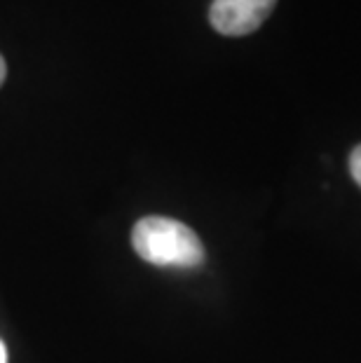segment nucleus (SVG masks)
Segmentation results:
<instances>
[{
    "label": "nucleus",
    "instance_id": "obj_1",
    "mask_svg": "<svg viewBox=\"0 0 361 363\" xmlns=\"http://www.w3.org/2000/svg\"><path fill=\"white\" fill-rule=\"evenodd\" d=\"M132 246L139 258L157 267L193 269L204 262V246L195 230L165 216H145L136 223Z\"/></svg>",
    "mask_w": 361,
    "mask_h": 363
},
{
    "label": "nucleus",
    "instance_id": "obj_2",
    "mask_svg": "<svg viewBox=\"0 0 361 363\" xmlns=\"http://www.w3.org/2000/svg\"><path fill=\"white\" fill-rule=\"evenodd\" d=\"M277 0H213L209 7L211 26L223 35H249L270 17Z\"/></svg>",
    "mask_w": 361,
    "mask_h": 363
},
{
    "label": "nucleus",
    "instance_id": "obj_3",
    "mask_svg": "<svg viewBox=\"0 0 361 363\" xmlns=\"http://www.w3.org/2000/svg\"><path fill=\"white\" fill-rule=\"evenodd\" d=\"M350 172H352V179L359 183L361 188V145H357L355 150H352L350 155Z\"/></svg>",
    "mask_w": 361,
    "mask_h": 363
},
{
    "label": "nucleus",
    "instance_id": "obj_4",
    "mask_svg": "<svg viewBox=\"0 0 361 363\" xmlns=\"http://www.w3.org/2000/svg\"><path fill=\"white\" fill-rule=\"evenodd\" d=\"M7 78V64H5V59H3V54H0V87H3V82Z\"/></svg>",
    "mask_w": 361,
    "mask_h": 363
},
{
    "label": "nucleus",
    "instance_id": "obj_5",
    "mask_svg": "<svg viewBox=\"0 0 361 363\" xmlns=\"http://www.w3.org/2000/svg\"><path fill=\"white\" fill-rule=\"evenodd\" d=\"M0 363H7V352H5V345L0 342Z\"/></svg>",
    "mask_w": 361,
    "mask_h": 363
}]
</instances>
